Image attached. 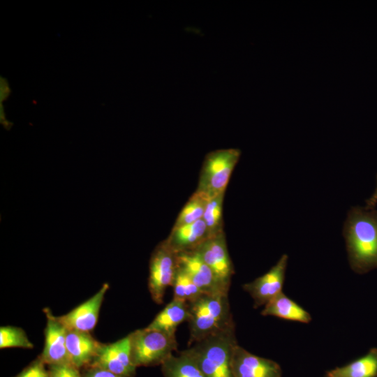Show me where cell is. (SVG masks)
<instances>
[{
	"mask_svg": "<svg viewBox=\"0 0 377 377\" xmlns=\"http://www.w3.org/2000/svg\"><path fill=\"white\" fill-rule=\"evenodd\" d=\"M343 235L351 267L362 272L377 267V211L353 207L345 223Z\"/></svg>",
	"mask_w": 377,
	"mask_h": 377,
	"instance_id": "cell-1",
	"label": "cell"
},
{
	"mask_svg": "<svg viewBox=\"0 0 377 377\" xmlns=\"http://www.w3.org/2000/svg\"><path fill=\"white\" fill-rule=\"evenodd\" d=\"M237 344L233 324L193 343L187 350L205 377H234L232 358Z\"/></svg>",
	"mask_w": 377,
	"mask_h": 377,
	"instance_id": "cell-2",
	"label": "cell"
},
{
	"mask_svg": "<svg viewBox=\"0 0 377 377\" xmlns=\"http://www.w3.org/2000/svg\"><path fill=\"white\" fill-rule=\"evenodd\" d=\"M188 306L189 345L235 324L228 294H203Z\"/></svg>",
	"mask_w": 377,
	"mask_h": 377,
	"instance_id": "cell-3",
	"label": "cell"
},
{
	"mask_svg": "<svg viewBox=\"0 0 377 377\" xmlns=\"http://www.w3.org/2000/svg\"><path fill=\"white\" fill-rule=\"evenodd\" d=\"M239 149H220L209 152L205 157L195 192L207 198L224 194L239 161Z\"/></svg>",
	"mask_w": 377,
	"mask_h": 377,
	"instance_id": "cell-4",
	"label": "cell"
},
{
	"mask_svg": "<svg viewBox=\"0 0 377 377\" xmlns=\"http://www.w3.org/2000/svg\"><path fill=\"white\" fill-rule=\"evenodd\" d=\"M131 358L133 365H161L177 349L176 336L147 327L131 333Z\"/></svg>",
	"mask_w": 377,
	"mask_h": 377,
	"instance_id": "cell-5",
	"label": "cell"
},
{
	"mask_svg": "<svg viewBox=\"0 0 377 377\" xmlns=\"http://www.w3.org/2000/svg\"><path fill=\"white\" fill-rule=\"evenodd\" d=\"M176 268V254L162 241L149 260L148 288L154 302L163 303L166 290L172 285Z\"/></svg>",
	"mask_w": 377,
	"mask_h": 377,
	"instance_id": "cell-6",
	"label": "cell"
},
{
	"mask_svg": "<svg viewBox=\"0 0 377 377\" xmlns=\"http://www.w3.org/2000/svg\"><path fill=\"white\" fill-rule=\"evenodd\" d=\"M195 250L211 269L223 289L228 293L234 267L224 232L207 238Z\"/></svg>",
	"mask_w": 377,
	"mask_h": 377,
	"instance_id": "cell-7",
	"label": "cell"
},
{
	"mask_svg": "<svg viewBox=\"0 0 377 377\" xmlns=\"http://www.w3.org/2000/svg\"><path fill=\"white\" fill-rule=\"evenodd\" d=\"M121 377H133L136 367L131 358V334L108 344H101L91 363Z\"/></svg>",
	"mask_w": 377,
	"mask_h": 377,
	"instance_id": "cell-8",
	"label": "cell"
},
{
	"mask_svg": "<svg viewBox=\"0 0 377 377\" xmlns=\"http://www.w3.org/2000/svg\"><path fill=\"white\" fill-rule=\"evenodd\" d=\"M288 258L286 254L282 255L268 272L243 285V289L252 297L254 307L265 306L282 292Z\"/></svg>",
	"mask_w": 377,
	"mask_h": 377,
	"instance_id": "cell-9",
	"label": "cell"
},
{
	"mask_svg": "<svg viewBox=\"0 0 377 377\" xmlns=\"http://www.w3.org/2000/svg\"><path fill=\"white\" fill-rule=\"evenodd\" d=\"M47 324L45 329V344L40 356L50 366L71 364L66 348L67 328L49 309L45 310Z\"/></svg>",
	"mask_w": 377,
	"mask_h": 377,
	"instance_id": "cell-10",
	"label": "cell"
},
{
	"mask_svg": "<svg viewBox=\"0 0 377 377\" xmlns=\"http://www.w3.org/2000/svg\"><path fill=\"white\" fill-rule=\"evenodd\" d=\"M108 289V283L103 284L92 297L68 313L57 316L58 319L68 330L90 332L98 322L100 309Z\"/></svg>",
	"mask_w": 377,
	"mask_h": 377,
	"instance_id": "cell-11",
	"label": "cell"
},
{
	"mask_svg": "<svg viewBox=\"0 0 377 377\" xmlns=\"http://www.w3.org/2000/svg\"><path fill=\"white\" fill-rule=\"evenodd\" d=\"M177 265L205 294H228L216 280L214 273L195 251L176 254Z\"/></svg>",
	"mask_w": 377,
	"mask_h": 377,
	"instance_id": "cell-12",
	"label": "cell"
},
{
	"mask_svg": "<svg viewBox=\"0 0 377 377\" xmlns=\"http://www.w3.org/2000/svg\"><path fill=\"white\" fill-rule=\"evenodd\" d=\"M234 377H281L279 364L267 358L251 353L237 344L232 358Z\"/></svg>",
	"mask_w": 377,
	"mask_h": 377,
	"instance_id": "cell-13",
	"label": "cell"
},
{
	"mask_svg": "<svg viewBox=\"0 0 377 377\" xmlns=\"http://www.w3.org/2000/svg\"><path fill=\"white\" fill-rule=\"evenodd\" d=\"M209 237L205 223L201 219L189 224L172 228L163 242L173 253L177 254L195 250Z\"/></svg>",
	"mask_w": 377,
	"mask_h": 377,
	"instance_id": "cell-14",
	"label": "cell"
},
{
	"mask_svg": "<svg viewBox=\"0 0 377 377\" xmlns=\"http://www.w3.org/2000/svg\"><path fill=\"white\" fill-rule=\"evenodd\" d=\"M89 332L68 330L66 348L71 362L77 368L91 364L101 346Z\"/></svg>",
	"mask_w": 377,
	"mask_h": 377,
	"instance_id": "cell-15",
	"label": "cell"
},
{
	"mask_svg": "<svg viewBox=\"0 0 377 377\" xmlns=\"http://www.w3.org/2000/svg\"><path fill=\"white\" fill-rule=\"evenodd\" d=\"M189 317L188 303L172 298L146 327L176 336L178 326L188 322Z\"/></svg>",
	"mask_w": 377,
	"mask_h": 377,
	"instance_id": "cell-16",
	"label": "cell"
},
{
	"mask_svg": "<svg viewBox=\"0 0 377 377\" xmlns=\"http://www.w3.org/2000/svg\"><path fill=\"white\" fill-rule=\"evenodd\" d=\"M261 315L303 323H308L311 320L309 313L283 292L264 306Z\"/></svg>",
	"mask_w": 377,
	"mask_h": 377,
	"instance_id": "cell-17",
	"label": "cell"
},
{
	"mask_svg": "<svg viewBox=\"0 0 377 377\" xmlns=\"http://www.w3.org/2000/svg\"><path fill=\"white\" fill-rule=\"evenodd\" d=\"M324 377H377V349L340 367L328 371Z\"/></svg>",
	"mask_w": 377,
	"mask_h": 377,
	"instance_id": "cell-18",
	"label": "cell"
},
{
	"mask_svg": "<svg viewBox=\"0 0 377 377\" xmlns=\"http://www.w3.org/2000/svg\"><path fill=\"white\" fill-rule=\"evenodd\" d=\"M164 377H205L188 350L172 354L161 365Z\"/></svg>",
	"mask_w": 377,
	"mask_h": 377,
	"instance_id": "cell-19",
	"label": "cell"
},
{
	"mask_svg": "<svg viewBox=\"0 0 377 377\" xmlns=\"http://www.w3.org/2000/svg\"><path fill=\"white\" fill-rule=\"evenodd\" d=\"M172 287L173 288V298L188 303L193 302L203 294H205L193 283L187 274L177 265Z\"/></svg>",
	"mask_w": 377,
	"mask_h": 377,
	"instance_id": "cell-20",
	"label": "cell"
},
{
	"mask_svg": "<svg viewBox=\"0 0 377 377\" xmlns=\"http://www.w3.org/2000/svg\"><path fill=\"white\" fill-rule=\"evenodd\" d=\"M209 198L194 192L179 214L173 228H177L198 221L203 217Z\"/></svg>",
	"mask_w": 377,
	"mask_h": 377,
	"instance_id": "cell-21",
	"label": "cell"
},
{
	"mask_svg": "<svg viewBox=\"0 0 377 377\" xmlns=\"http://www.w3.org/2000/svg\"><path fill=\"white\" fill-rule=\"evenodd\" d=\"M224 194L211 198L207 201L202 219L207 226L209 237L223 232V202Z\"/></svg>",
	"mask_w": 377,
	"mask_h": 377,
	"instance_id": "cell-22",
	"label": "cell"
},
{
	"mask_svg": "<svg viewBox=\"0 0 377 377\" xmlns=\"http://www.w3.org/2000/svg\"><path fill=\"white\" fill-rule=\"evenodd\" d=\"M33 343L29 341L26 332L15 326H3L0 328V348H32Z\"/></svg>",
	"mask_w": 377,
	"mask_h": 377,
	"instance_id": "cell-23",
	"label": "cell"
},
{
	"mask_svg": "<svg viewBox=\"0 0 377 377\" xmlns=\"http://www.w3.org/2000/svg\"><path fill=\"white\" fill-rule=\"evenodd\" d=\"M45 364L40 357L17 377H49V370L46 369Z\"/></svg>",
	"mask_w": 377,
	"mask_h": 377,
	"instance_id": "cell-24",
	"label": "cell"
},
{
	"mask_svg": "<svg viewBox=\"0 0 377 377\" xmlns=\"http://www.w3.org/2000/svg\"><path fill=\"white\" fill-rule=\"evenodd\" d=\"M49 377H82L78 368L72 364L52 365L49 369Z\"/></svg>",
	"mask_w": 377,
	"mask_h": 377,
	"instance_id": "cell-25",
	"label": "cell"
},
{
	"mask_svg": "<svg viewBox=\"0 0 377 377\" xmlns=\"http://www.w3.org/2000/svg\"><path fill=\"white\" fill-rule=\"evenodd\" d=\"M82 377H121L103 368L90 365L89 369L84 372Z\"/></svg>",
	"mask_w": 377,
	"mask_h": 377,
	"instance_id": "cell-26",
	"label": "cell"
},
{
	"mask_svg": "<svg viewBox=\"0 0 377 377\" xmlns=\"http://www.w3.org/2000/svg\"><path fill=\"white\" fill-rule=\"evenodd\" d=\"M10 94V88L8 82L1 78V100L6 99Z\"/></svg>",
	"mask_w": 377,
	"mask_h": 377,
	"instance_id": "cell-27",
	"label": "cell"
},
{
	"mask_svg": "<svg viewBox=\"0 0 377 377\" xmlns=\"http://www.w3.org/2000/svg\"><path fill=\"white\" fill-rule=\"evenodd\" d=\"M377 203V187L371 197L367 202V208L373 209Z\"/></svg>",
	"mask_w": 377,
	"mask_h": 377,
	"instance_id": "cell-28",
	"label": "cell"
}]
</instances>
